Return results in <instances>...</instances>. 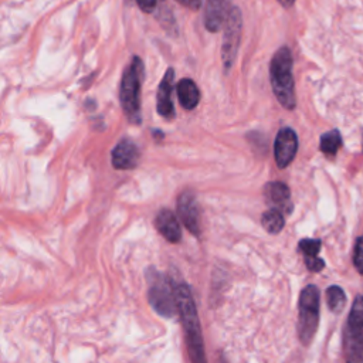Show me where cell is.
Returning a JSON list of instances; mask_svg holds the SVG:
<instances>
[{
    "instance_id": "6da1fadb",
    "label": "cell",
    "mask_w": 363,
    "mask_h": 363,
    "mask_svg": "<svg viewBox=\"0 0 363 363\" xmlns=\"http://www.w3.org/2000/svg\"><path fill=\"white\" fill-rule=\"evenodd\" d=\"M174 294H176L177 311L180 313L183 328L186 332V342H187V350H189L190 359L193 363H207L197 309H196L189 285L184 282L174 284Z\"/></svg>"
},
{
    "instance_id": "7a4b0ae2",
    "label": "cell",
    "mask_w": 363,
    "mask_h": 363,
    "mask_svg": "<svg viewBox=\"0 0 363 363\" xmlns=\"http://www.w3.org/2000/svg\"><path fill=\"white\" fill-rule=\"evenodd\" d=\"M292 65V54L286 45L279 47L269 62V79L272 91L278 102L285 109H294L296 106Z\"/></svg>"
},
{
    "instance_id": "3957f363",
    "label": "cell",
    "mask_w": 363,
    "mask_h": 363,
    "mask_svg": "<svg viewBox=\"0 0 363 363\" xmlns=\"http://www.w3.org/2000/svg\"><path fill=\"white\" fill-rule=\"evenodd\" d=\"M145 75L143 61L139 57H133L128 68L123 71L121 89H119V99L126 115L128 121L139 125L142 122L140 115V86L142 79Z\"/></svg>"
},
{
    "instance_id": "277c9868",
    "label": "cell",
    "mask_w": 363,
    "mask_h": 363,
    "mask_svg": "<svg viewBox=\"0 0 363 363\" xmlns=\"http://www.w3.org/2000/svg\"><path fill=\"white\" fill-rule=\"evenodd\" d=\"M298 306V335L301 342L308 346L312 342L319 323V289L315 285L305 286L299 295Z\"/></svg>"
},
{
    "instance_id": "5b68a950",
    "label": "cell",
    "mask_w": 363,
    "mask_h": 363,
    "mask_svg": "<svg viewBox=\"0 0 363 363\" xmlns=\"http://www.w3.org/2000/svg\"><path fill=\"white\" fill-rule=\"evenodd\" d=\"M147 282H149V302L153 309L162 316L170 318L177 312L174 285L160 272L150 268L147 271Z\"/></svg>"
},
{
    "instance_id": "8992f818",
    "label": "cell",
    "mask_w": 363,
    "mask_h": 363,
    "mask_svg": "<svg viewBox=\"0 0 363 363\" xmlns=\"http://www.w3.org/2000/svg\"><path fill=\"white\" fill-rule=\"evenodd\" d=\"M241 28H242V17L241 11L237 7H231L224 23V35H223V47H221V60L224 71L228 72L234 64L240 40H241Z\"/></svg>"
},
{
    "instance_id": "52a82bcc",
    "label": "cell",
    "mask_w": 363,
    "mask_h": 363,
    "mask_svg": "<svg viewBox=\"0 0 363 363\" xmlns=\"http://www.w3.org/2000/svg\"><path fill=\"white\" fill-rule=\"evenodd\" d=\"M298 150V136L294 129L282 128L277 133L274 143V155L278 167H286L295 157Z\"/></svg>"
},
{
    "instance_id": "ba28073f",
    "label": "cell",
    "mask_w": 363,
    "mask_h": 363,
    "mask_svg": "<svg viewBox=\"0 0 363 363\" xmlns=\"http://www.w3.org/2000/svg\"><path fill=\"white\" fill-rule=\"evenodd\" d=\"M179 216L184 224V227L194 235L200 234V218H199V207L196 197L191 191H184L180 194L177 200Z\"/></svg>"
},
{
    "instance_id": "9c48e42d",
    "label": "cell",
    "mask_w": 363,
    "mask_h": 363,
    "mask_svg": "<svg viewBox=\"0 0 363 363\" xmlns=\"http://www.w3.org/2000/svg\"><path fill=\"white\" fill-rule=\"evenodd\" d=\"M173 79H174V69L167 68L164 75H163V79H162V82L157 88L156 109L166 119H173L174 118V106H173V101H172Z\"/></svg>"
},
{
    "instance_id": "30bf717a",
    "label": "cell",
    "mask_w": 363,
    "mask_h": 363,
    "mask_svg": "<svg viewBox=\"0 0 363 363\" xmlns=\"http://www.w3.org/2000/svg\"><path fill=\"white\" fill-rule=\"evenodd\" d=\"M139 149L129 140L122 139L112 150V164L115 169H133L139 162Z\"/></svg>"
},
{
    "instance_id": "8fae6325",
    "label": "cell",
    "mask_w": 363,
    "mask_h": 363,
    "mask_svg": "<svg viewBox=\"0 0 363 363\" xmlns=\"http://www.w3.org/2000/svg\"><path fill=\"white\" fill-rule=\"evenodd\" d=\"M228 0H206L204 6V26L208 31H218L228 16Z\"/></svg>"
},
{
    "instance_id": "7c38bea8",
    "label": "cell",
    "mask_w": 363,
    "mask_h": 363,
    "mask_svg": "<svg viewBox=\"0 0 363 363\" xmlns=\"http://www.w3.org/2000/svg\"><path fill=\"white\" fill-rule=\"evenodd\" d=\"M265 196L268 203L274 207L281 210L282 213L289 214L292 210V203H291V193L286 184L281 182H272L268 183L265 187Z\"/></svg>"
},
{
    "instance_id": "4fadbf2b",
    "label": "cell",
    "mask_w": 363,
    "mask_h": 363,
    "mask_svg": "<svg viewBox=\"0 0 363 363\" xmlns=\"http://www.w3.org/2000/svg\"><path fill=\"white\" fill-rule=\"evenodd\" d=\"M155 224L156 228L159 230V233L170 242H179L182 238V231H180V225L179 221L174 216L173 211L163 208L162 211H159V214L155 218Z\"/></svg>"
},
{
    "instance_id": "5bb4252c",
    "label": "cell",
    "mask_w": 363,
    "mask_h": 363,
    "mask_svg": "<svg viewBox=\"0 0 363 363\" xmlns=\"http://www.w3.org/2000/svg\"><path fill=\"white\" fill-rule=\"evenodd\" d=\"M176 89H177V96H179L180 105L184 109L191 111L197 106V104L200 101V91L193 79H190V78L180 79L176 85Z\"/></svg>"
},
{
    "instance_id": "9a60e30c",
    "label": "cell",
    "mask_w": 363,
    "mask_h": 363,
    "mask_svg": "<svg viewBox=\"0 0 363 363\" xmlns=\"http://www.w3.org/2000/svg\"><path fill=\"white\" fill-rule=\"evenodd\" d=\"M299 250L305 255V264L309 271L318 272L323 269L325 261L318 257L320 250V241L315 238H303L299 241Z\"/></svg>"
},
{
    "instance_id": "2e32d148",
    "label": "cell",
    "mask_w": 363,
    "mask_h": 363,
    "mask_svg": "<svg viewBox=\"0 0 363 363\" xmlns=\"http://www.w3.org/2000/svg\"><path fill=\"white\" fill-rule=\"evenodd\" d=\"M346 332L363 336V294L357 295L347 318Z\"/></svg>"
},
{
    "instance_id": "e0dca14e",
    "label": "cell",
    "mask_w": 363,
    "mask_h": 363,
    "mask_svg": "<svg viewBox=\"0 0 363 363\" xmlns=\"http://www.w3.org/2000/svg\"><path fill=\"white\" fill-rule=\"evenodd\" d=\"M346 363H363V336L345 332Z\"/></svg>"
},
{
    "instance_id": "ac0fdd59",
    "label": "cell",
    "mask_w": 363,
    "mask_h": 363,
    "mask_svg": "<svg viewBox=\"0 0 363 363\" xmlns=\"http://www.w3.org/2000/svg\"><path fill=\"white\" fill-rule=\"evenodd\" d=\"M342 146V135L337 129H332L325 132L320 136V142H319V149L323 155H326L328 157H333L336 156L339 147Z\"/></svg>"
},
{
    "instance_id": "d6986e66",
    "label": "cell",
    "mask_w": 363,
    "mask_h": 363,
    "mask_svg": "<svg viewBox=\"0 0 363 363\" xmlns=\"http://www.w3.org/2000/svg\"><path fill=\"white\" fill-rule=\"evenodd\" d=\"M261 223H262V227L271 233V234H278L282 228H284V224H285V220H284V213L278 208H274L271 207L269 210H267L262 217H261Z\"/></svg>"
},
{
    "instance_id": "ffe728a7",
    "label": "cell",
    "mask_w": 363,
    "mask_h": 363,
    "mask_svg": "<svg viewBox=\"0 0 363 363\" xmlns=\"http://www.w3.org/2000/svg\"><path fill=\"white\" fill-rule=\"evenodd\" d=\"M326 302H328V306L332 312H335V313L342 312V309L345 308V303H346L345 291L337 285L329 286L326 289Z\"/></svg>"
},
{
    "instance_id": "44dd1931",
    "label": "cell",
    "mask_w": 363,
    "mask_h": 363,
    "mask_svg": "<svg viewBox=\"0 0 363 363\" xmlns=\"http://www.w3.org/2000/svg\"><path fill=\"white\" fill-rule=\"evenodd\" d=\"M353 264L359 274L363 275V235L356 240L354 251H353Z\"/></svg>"
},
{
    "instance_id": "7402d4cb",
    "label": "cell",
    "mask_w": 363,
    "mask_h": 363,
    "mask_svg": "<svg viewBox=\"0 0 363 363\" xmlns=\"http://www.w3.org/2000/svg\"><path fill=\"white\" fill-rule=\"evenodd\" d=\"M136 3H138V6L140 7L142 11L152 13L155 10V7H156L157 0H136Z\"/></svg>"
},
{
    "instance_id": "603a6c76",
    "label": "cell",
    "mask_w": 363,
    "mask_h": 363,
    "mask_svg": "<svg viewBox=\"0 0 363 363\" xmlns=\"http://www.w3.org/2000/svg\"><path fill=\"white\" fill-rule=\"evenodd\" d=\"M176 1H179L180 4H183L184 7H187L190 10H199L203 3V0H176Z\"/></svg>"
},
{
    "instance_id": "cb8c5ba5",
    "label": "cell",
    "mask_w": 363,
    "mask_h": 363,
    "mask_svg": "<svg viewBox=\"0 0 363 363\" xmlns=\"http://www.w3.org/2000/svg\"><path fill=\"white\" fill-rule=\"evenodd\" d=\"M282 7H291L294 3H295V0H277Z\"/></svg>"
}]
</instances>
